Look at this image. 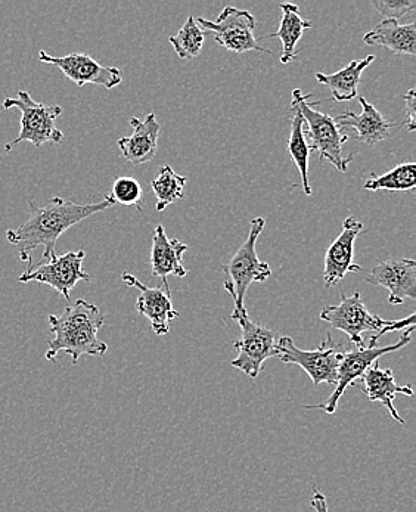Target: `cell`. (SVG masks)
Listing matches in <instances>:
<instances>
[{
	"mask_svg": "<svg viewBox=\"0 0 416 512\" xmlns=\"http://www.w3.org/2000/svg\"><path fill=\"white\" fill-rule=\"evenodd\" d=\"M113 206L116 203L110 195H105L104 201L92 204H77L55 197L46 206L37 207L30 201L29 219L20 228L9 229L6 240L18 248L21 262H27L29 266L42 265L57 256L55 247L64 232Z\"/></svg>",
	"mask_w": 416,
	"mask_h": 512,
	"instance_id": "6da1fadb",
	"label": "cell"
},
{
	"mask_svg": "<svg viewBox=\"0 0 416 512\" xmlns=\"http://www.w3.org/2000/svg\"><path fill=\"white\" fill-rule=\"evenodd\" d=\"M104 324L105 316L99 307L83 299L68 304L60 316L49 315V328L54 338L49 341L46 361L58 363L60 353L70 355L74 365L82 356H104L108 346L98 338Z\"/></svg>",
	"mask_w": 416,
	"mask_h": 512,
	"instance_id": "7a4b0ae2",
	"label": "cell"
},
{
	"mask_svg": "<svg viewBox=\"0 0 416 512\" xmlns=\"http://www.w3.org/2000/svg\"><path fill=\"white\" fill-rule=\"evenodd\" d=\"M321 319L331 325L334 330L344 332L350 338L352 346L362 347L366 346L363 340L365 332H377L374 337L380 340L387 332L415 328L416 315L412 313L408 318L399 319V321H386L369 312L359 291H355L352 296H343L340 304L324 307Z\"/></svg>",
	"mask_w": 416,
	"mask_h": 512,
	"instance_id": "3957f363",
	"label": "cell"
},
{
	"mask_svg": "<svg viewBox=\"0 0 416 512\" xmlns=\"http://www.w3.org/2000/svg\"><path fill=\"white\" fill-rule=\"evenodd\" d=\"M266 220L256 217L251 220L250 234L247 240L239 247L235 256L223 265L226 275L225 290L234 300L235 309L231 318H237L241 313L247 312L244 299L247 296L248 287L254 282L268 281L272 275V269L266 262H262L257 256L256 244L265 229Z\"/></svg>",
	"mask_w": 416,
	"mask_h": 512,
	"instance_id": "277c9868",
	"label": "cell"
},
{
	"mask_svg": "<svg viewBox=\"0 0 416 512\" xmlns=\"http://www.w3.org/2000/svg\"><path fill=\"white\" fill-rule=\"evenodd\" d=\"M307 99H309V95H303L300 89H294L291 107L297 108L304 123H307V132H304V135H306V139L309 138L310 151L318 152L321 160L328 161L338 172L346 173L353 160V155L346 158L343 152L344 144L349 141V136L337 126L334 117L313 108L321 102L309 104Z\"/></svg>",
	"mask_w": 416,
	"mask_h": 512,
	"instance_id": "5b68a950",
	"label": "cell"
},
{
	"mask_svg": "<svg viewBox=\"0 0 416 512\" xmlns=\"http://www.w3.org/2000/svg\"><path fill=\"white\" fill-rule=\"evenodd\" d=\"M3 110L21 111V129L17 139L6 145L9 152L21 142H30L34 147L45 144H61L64 133L57 127V120L62 114L61 105H46L34 101L29 92H18L17 98H6Z\"/></svg>",
	"mask_w": 416,
	"mask_h": 512,
	"instance_id": "8992f818",
	"label": "cell"
},
{
	"mask_svg": "<svg viewBox=\"0 0 416 512\" xmlns=\"http://www.w3.org/2000/svg\"><path fill=\"white\" fill-rule=\"evenodd\" d=\"M415 328H408L403 331L402 337L399 341L390 346L378 347L377 338H369L368 346H353L352 349L346 350L341 359L340 366H338L337 383H335V390L331 396L325 400L324 403L319 405L306 406V409H321L329 415H334L338 408L341 396L346 393L349 387L355 386L356 381L363 377L366 371L378 362V359L383 358L388 353L397 352L411 343L412 331Z\"/></svg>",
	"mask_w": 416,
	"mask_h": 512,
	"instance_id": "52a82bcc",
	"label": "cell"
},
{
	"mask_svg": "<svg viewBox=\"0 0 416 512\" xmlns=\"http://www.w3.org/2000/svg\"><path fill=\"white\" fill-rule=\"evenodd\" d=\"M344 349V344L335 343L329 334L315 350L298 349L290 337H281L276 341V356L284 363L303 368L315 386L337 383L338 366L346 352Z\"/></svg>",
	"mask_w": 416,
	"mask_h": 512,
	"instance_id": "ba28073f",
	"label": "cell"
},
{
	"mask_svg": "<svg viewBox=\"0 0 416 512\" xmlns=\"http://www.w3.org/2000/svg\"><path fill=\"white\" fill-rule=\"evenodd\" d=\"M195 21L201 29L210 31L214 40L228 51L235 52V54H244V52L250 51L272 54L268 49L263 48L259 40L254 37L257 21L250 11L226 6L216 21L206 20L203 17L197 18Z\"/></svg>",
	"mask_w": 416,
	"mask_h": 512,
	"instance_id": "9c48e42d",
	"label": "cell"
},
{
	"mask_svg": "<svg viewBox=\"0 0 416 512\" xmlns=\"http://www.w3.org/2000/svg\"><path fill=\"white\" fill-rule=\"evenodd\" d=\"M234 321L241 327V337L235 341L238 356L231 365L254 380L265 362L276 356V332L251 321L248 312L241 313Z\"/></svg>",
	"mask_w": 416,
	"mask_h": 512,
	"instance_id": "30bf717a",
	"label": "cell"
},
{
	"mask_svg": "<svg viewBox=\"0 0 416 512\" xmlns=\"http://www.w3.org/2000/svg\"><path fill=\"white\" fill-rule=\"evenodd\" d=\"M85 250L70 251L62 256H54L42 265H33L18 278L23 284L39 282L54 288L65 300H70V293L80 281H90V275L83 269Z\"/></svg>",
	"mask_w": 416,
	"mask_h": 512,
	"instance_id": "8fae6325",
	"label": "cell"
},
{
	"mask_svg": "<svg viewBox=\"0 0 416 512\" xmlns=\"http://www.w3.org/2000/svg\"><path fill=\"white\" fill-rule=\"evenodd\" d=\"M39 61L57 67L70 82L76 83L79 88L90 83V85L104 86L105 89H114L123 82V73L120 68L104 67L88 54L74 52L65 57H52L45 51H40Z\"/></svg>",
	"mask_w": 416,
	"mask_h": 512,
	"instance_id": "7c38bea8",
	"label": "cell"
},
{
	"mask_svg": "<svg viewBox=\"0 0 416 512\" xmlns=\"http://www.w3.org/2000/svg\"><path fill=\"white\" fill-rule=\"evenodd\" d=\"M365 281L388 290V303L393 306L416 299V262L412 259H388L378 263Z\"/></svg>",
	"mask_w": 416,
	"mask_h": 512,
	"instance_id": "4fadbf2b",
	"label": "cell"
},
{
	"mask_svg": "<svg viewBox=\"0 0 416 512\" xmlns=\"http://www.w3.org/2000/svg\"><path fill=\"white\" fill-rule=\"evenodd\" d=\"M363 223L356 217H347L343 222V231L329 245L325 254L324 282L325 287L337 285L341 279L346 278L349 272H360L362 266L353 262L355 257V242L362 234Z\"/></svg>",
	"mask_w": 416,
	"mask_h": 512,
	"instance_id": "5bb4252c",
	"label": "cell"
},
{
	"mask_svg": "<svg viewBox=\"0 0 416 512\" xmlns=\"http://www.w3.org/2000/svg\"><path fill=\"white\" fill-rule=\"evenodd\" d=\"M121 278H123L124 284L141 291V296L136 302V309L142 316L149 319L152 331L157 335L169 334L170 322L180 316L173 307L170 290H166L164 287L149 288L129 272L123 273Z\"/></svg>",
	"mask_w": 416,
	"mask_h": 512,
	"instance_id": "9a60e30c",
	"label": "cell"
},
{
	"mask_svg": "<svg viewBox=\"0 0 416 512\" xmlns=\"http://www.w3.org/2000/svg\"><path fill=\"white\" fill-rule=\"evenodd\" d=\"M357 99L362 105V114L346 111V113L335 117L334 120L337 126L341 130H355L356 138L365 145H378L390 139L393 124L374 105L369 104L363 96H357Z\"/></svg>",
	"mask_w": 416,
	"mask_h": 512,
	"instance_id": "2e32d148",
	"label": "cell"
},
{
	"mask_svg": "<svg viewBox=\"0 0 416 512\" xmlns=\"http://www.w3.org/2000/svg\"><path fill=\"white\" fill-rule=\"evenodd\" d=\"M186 250H188V245L185 242L167 237L164 226L157 225V228L154 229V237H152L151 271L152 275L161 278L166 290H170L169 282H167L170 275L183 278L188 273L182 265L183 254Z\"/></svg>",
	"mask_w": 416,
	"mask_h": 512,
	"instance_id": "e0dca14e",
	"label": "cell"
},
{
	"mask_svg": "<svg viewBox=\"0 0 416 512\" xmlns=\"http://www.w3.org/2000/svg\"><path fill=\"white\" fill-rule=\"evenodd\" d=\"M133 135L121 138L119 145L121 155L133 166H141L155 157L158 150V136H160V123L154 113L148 114L145 120L130 119Z\"/></svg>",
	"mask_w": 416,
	"mask_h": 512,
	"instance_id": "ac0fdd59",
	"label": "cell"
},
{
	"mask_svg": "<svg viewBox=\"0 0 416 512\" xmlns=\"http://www.w3.org/2000/svg\"><path fill=\"white\" fill-rule=\"evenodd\" d=\"M362 392L366 394L371 402H380L386 406L388 414L394 421L405 425L406 421L400 417L399 411L394 406V397L397 394H405V396H414L412 386H399L394 380V374L391 369L380 368L378 362H375L362 377Z\"/></svg>",
	"mask_w": 416,
	"mask_h": 512,
	"instance_id": "d6986e66",
	"label": "cell"
},
{
	"mask_svg": "<svg viewBox=\"0 0 416 512\" xmlns=\"http://www.w3.org/2000/svg\"><path fill=\"white\" fill-rule=\"evenodd\" d=\"M368 46H381L396 55H416V24H400L399 21L384 20L363 36Z\"/></svg>",
	"mask_w": 416,
	"mask_h": 512,
	"instance_id": "ffe728a7",
	"label": "cell"
},
{
	"mask_svg": "<svg viewBox=\"0 0 416 512\" xmlns=\"http://www.w3.org/2000/svg\"><path fill=\"white\" fill-rule=\"evenodd\" d=\"M282 11L281 26L276 33L269 34L265 39H281L282 42V64H290L297 58V43L300 42L303 31L312 29V21L304 20L298 14V6L294 3H281Z\"/></svg>",
	"mask_w": 416,
	"mask_h": 512,
	"instance_id": "44dd1931",
	"label": "cell"
},
{
	"mask_svg": "<svg viewBox=\"0 0 416 512\" xmlns=\"http://www.w3.org/2000/svg\"><path fill=\"white\" fill-rule=\"evenodd\" d=\"M375 61V55H368L365 60L352 61L346 67L334 74H316V80L321 85L327 86L332 93V98L337 102L350 101L356 98L357 86L362 79L363 71Z\"/></svg>",
	"mask_w": 416,
	"mask_h": 512,
	"instance_id": "7402d4cb",
	"label": "cell"
},
{
	"mask_svg": "<svg viewBox=\"0 0 416 512\" xmlns=\"http://www.w3.org/2000/svg\"><path fill=\"white\" fill-rule=\"evenodd\" d=\"M291 133L288 139V152L296 163L298 172H300L301 183H303V191L306 195H312V186L309 181V157L310 148L304 135V120L297 108L291 107Z\"/></svg>",
	"mask_w": 416,
	"mask_h": 512,
	"instance_id": "603a6c76",
	"label": "cell"
},
{
	"mask_svg": "<svg viewBox=\"0 0 416 512\" xmlns=\"http://www.w3.org/2000/svg\"><path fill=\"white\" fill-rule=\"evenodd\" d=\"M186 176H180L170 166L161 167L157 178L151 182L154 192L155 209L164 211L166 207L172 206L176 201L182 200L185 195Z\"/></svg>",
	"mask_w": 416,
	"mask_h": 512,
	"instance_id": "cb8c5ba5",
	"label": "cell"
},
{
	"mask_svg": "<svg viewBox=\"0 0 416 512\" xmlns=\"http://www.w3.org/2000/svg\"><path fill=\"white\" fill-rule=\"evenodd\" d=\"M416 164L403 163L381 176L372 175L363 185L366 191H414Z\"/></svg>",
	"mask_w": 416,
	"mask_h": 512,
	"instance_id": "d4e9b609",
	"label": "cell"
},
{
	"mask_svg": "<svg viewBox=\"0 0 416 512\" xmlns=\"http://www.w3.org/2000/svg\"><path fill=\"white\" fill-rule=\"evenodd\" d=\"M169 42L172 43L180 60H192L201 54V49L206 42V31L198 26L197 21L191 15L179 33L170 37Z\"/></svg>",
	"mask_w": 416,
	"mask_h": 512,
	"instance_id": "484cf974",
	"label": "cell"
},
{
	"mask_svg": "<svg viewBox=\"0 0 416 512\" xmlns=\"http://www.w3.org/2000/svg\"><path fill=\"white\" fill-rule=\"evenodd\" d=\"M114 203L123 204V206H135L142 210V186L136 179L130 176L117 178L113 185V192L110 195Z\"/></svg>",
	"mask_w": 416,
	"mask_h": 512,
	"instance_id": "4316f807",
	"label": "cell"
},
{
	"mask_svg": "<svg viewBox=\"0 0 416 512\" xmlns=\"http://www.w3.org/2000/svg\"><path fill=\"white\" fill-rule=\"evenodd\" d=\"M372 5L386 20L394 21L402 20L416 9L415 0H374Z\"/></svg>",
	"mask_w": 416,
	"mask_h": 512,
	"instance_id": "83f0119b",
	"label": "cell"
},
{
	"mask_svg": "<svg viewBox=\"0 0 416 512\" xmlns=\"http://www.w3.org/2000/svg\"><path fill=\"white\" fill-rule=\"evenodd\" d=\"M406 105V120L405 127L408 129V132H415L416 129V92L415 89H411L408 91L405 96Z\"/></svg>",
	"mask_w": 416,
	"mask_h": 512,
	"instance_id": "f1b7e54d",
	"label": "cell"
},
{
	"mask_svg": "<svg viewBox=\"0 0 416 512\" xmlns=\"http://www.w3.org/2000/svg\"><path fill=\"white\" fill-rule=\"evenodd\" d=\"M310 505L315 508L316 512H329L327 498H325L324 492L315 487L313 489V496L310 499Z\"/></svg>",
	"mask_w": 416,
	"mask_h": 512,
	"instance_id": "f546056e",
	"label": "cell"
}]
</instances>
